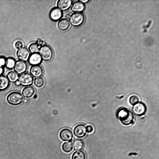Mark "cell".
<instances>
[{
	"label": "cell",
	"mask_w": 159,
	"mask_h": 159,
	"mask_svg": "<svg viewBox=\"0 0 159 159\" xmlns=\"http://www.w3.org/2000/svg\"><path fill=\"white\" fill-rule=\"evenodd\" d=\"M116 115L121 123L128 125L133 123L134 119L133 113L126 108H121L117 111Z\"/></svg>",
	"instance_id": "cell-1"
},
{
	"label": "cell",
	"mask_w": 159,
	"mask_h": 159,
	"mask_svg": "<svg viewBox=\"0 0 159 159\" xmlns=\"http://www.w3.org/2000/svg\"><path fill=\"white\" fill-rule=\"evenodd\" d=\"M69 22L72 25L75 27L82 25L85 21V17L81 12H75L72 13L69 18Z\"/></svg>",
	"instance_id": "cell-2"
},
{
	"label": "cell",
	"mask_w": 159,
	"mask_h": 159,
	"mask_svg": "<svg viewBox=\"0 0 159 159\" xmlns=\"http://www.w3.org/2000/svg\"><path fill=\"white\" fill-rule=\"evenodd\" d=\"M23 97L20 92L17 91L12 92L9 93L7 97V101L10 104L18 105L23 101Z\"/></svg>",
	"instance_id": "cell-3"
},
{
	"label": "cell",
	"mask_w": 159,
	"mask_h": 159,
	"mask_svg": "<svg viewBox=\"0 0 159 159\" xmlns=\"http://www.w3.org/2000/svg\"><path fill=\"white\" fill-rule=\"evenodd\" d=\"M39 52L42 59L45 61H50L53 57V50L48 45L45 44L42 45Z\"/></svg>",
	"instance_id": "cell-4"
},
{
	"label": "cell",
	"mask_w": 159,
	"mask_h": 159,
	"mask_svg": "<svg viewBox=\"0 0 159 159\" xmlns=\"http://www.w3.org/2000/svg\"><path fill=\"white\" fill-rule=\"evenodd\" d=\"M34 81L33 77L29 73L25 72L21 74L19 77L18 81L23 86H29L32 84Z\"/></svg>",
	"instance_id": "cell-5"
},
{
	"label": "cell",
	"mask_w": 159,
	"mask_h": 159,
	"mask_svg": "<svg viewBox=\"0 0 159 159\" xmlns=\"http://www.w3.org/2000/svg\"><path fill=\"white\" fill-rule=\"evenodd\" d=\"M27 68V65L25 61L20 60L16 61L14 69L18 75L25 73Z\"/></svg>",
	"instance_id": "cell-6"
},
{
	"label": "cell",
	"mask_w": 159,
	"mask_h": 159,
	"mask_svg": "<svg viewBox=\"0 0 159 159\" xmlns=\"http://www.w3.org/2000/svg\"><path fill=\"white\" fill-rule=\"evenodd\" d=\"M73 132L74 135L77 138H83L86 134V127L82 124L77 125L75 127Z\"/></svg>",
	"instance_id": "cell-7"
},
{
	"label": "cell",
	"mask_w": 159,
	"mask_h": 159,
	"mask_svg": "<svg viewBox=\"0 0 159 159\" xmlns=\"http://www.w3.org/2000/svg\"><path fill=\"white\" fill-rule=\"evenodd\" d=\"M60 139L64 141H71L73 134L72 131L69 129L64 128L61 130L59 134Z\"/></svg>",
	"instance_id": "cell-8"
},
{
	"label": "cell",
	"mask_w": 159,
	"mask_h": 159,
	"mask_svg": "<svg viewBox=\"0 0 159 159\" xmlns=\"http://www.w3.org/2000/svg\"><path fill=\"white\" fill-rule=\"evenodd\" d=\"M16 55L20 60L25 61H28L30 54V52L27 48L22 47L18 49Z\"/></svg>",
	"instance_id": "cell-9"
},
{
	"label": "cell",
	"mask_w": 159,
	"mask_h": 159,
	"mask_svg": "<svg viewBox=\"0 0 159 159\" xmlns=\"http://www.w3.org/2000/svg\"><path fill=\"white\" fill-rule=\"evenodd\" d=\"M133 111L136 115L138 116H142L146 112V106L143 103L139 102L134 105L133 107Z\"/></svg>",
	"instance_id": "cell-10"
},
{
	"label": "cell",
	"mask_w": 159,
	"mask_h": 159,
	"mask_svg": "<svg viewBox=\"0 0 159 159\" xmlns=\"http://www.w3.org/2000/svg\"><path fill=\"white\" fill-rule=\"evenodd\" d=\"M62 15L61 11L59 8L55 7L52 8L50 11L49 16L50 19L52 21H56L60 19Z\"/></svg>",
	"instance_id": "cell-11"
},
{
	"label": "cell",
	"mask_w": 159,
	"mask_h": 159,
	"mask_svg": "<svg viewBox=\"0 0 159 159\" xmlns=\"http://www.w3.org/2000/svg\"><path fill=\"white\" fill-rule=\"evenodd\" d=\"M30 72L33 77L37 78L42 75L43 70L42 66L39 65H33L30 68Z\"/></svg>",
	"instance_id": "cell-12"
},
{
	"label": "cell",
	"mask_w": 159,
	"mask_h": 159,
	"mask_svg": "<svg viewBox=\"0 0 159 159\" xmlns=\"http://www.w3.org/2000/svg\"><path fill=\"white\" fill-rule=\"evenodd\" d=\"M42 61V58L39 53L31 54L28 60L29 63L32 66L39 65Z\"/></svg>",
	"instance_id": "cell-13"
},
{
	"label": "cell",
	"mask_w": 159,
	"mask_h": 159,
	"mask_svg": "<svg viewBox=\"0 0 159 159\" xmlns=\"http://www.w3.org/2000/svg\"><path fill=\"white\" fill-rule=\"evenodd\" d=\"M72 1L71 0H59L57 2V6L61 11L68 10L71 6Z\"/></svg>",
	"instance_id": "cell-14"
},
{
	"label": "cell",
	"mask_w": 159,
	"mask_h": 159,
	"mask_svg": "<svg viewBox=\"0 0 159 159\" xmlns=\"http://www.w3.org/2000/svg\"><path fill=\"white\" fill-rule=\"evenodd\" d=\"M43 43V41L40 39L38 40L36 43H31L29 47L30 52L31 54L38 53Z\"/></svg>",
	"instance_id": "cell-15"
},
{
	"label": "cell",
	"mask_w": 159,
	"mask_h": 159,
	"mask_svg": "<svg viewBox=\"0 0 159 159\" xmlns=\"http://www.w3.org/2000/svg\"><path fill=\"white\" fill-rule=\"evenodd\" d=\"M35 92L34 88L32 86L24 87L22 91V95L25 98H28L32 97Z\"/></svg>",
	"instance_id": "cell-16"
},
{
	"label": "cell",
	"mask_w": 159,
	"mask_h": 159,
	"mask_svg": "<svg viewBox=\"0 0 159 159\" xmlns=\"http://www.w3.org/2000/svg\"><path fill=\"white\" fill-rule=\"evenodd\" d=\"M84 4L79 1L74 2L71 7L72 10L75 12H81L84 11Z\"/></svg>",
	"instance_id": "cell-17"
},
{
	"label": "cell",
	"mask_w": 159,
	"mask_h": 159,
	"mask_svg": "<svg viewBox=\"0 0 159 159\" xmlns=\"http://www.w3.org/2000/svg\"><path fill=\"white\" fill-rule=\"evenodd\" d=\"M57 25L59 29L61 30L62 31L66 30L70 27V22L66 19H62L59 20L58 23Z\"/></svg>",
	"instance_id": "cell-18"
},
{
	"label": "cell",
	"mask_w": 159,
	"mask_h": 159,
	"mask_svg": "<svg viewBox=\"0 0 159 159\" xmlns=\"http://www.w3.org/2000/svg\"><path fill=\"white\" fill-rule=\"evenodd\" d=\"M9 81L5 75H0V90H4L9 86Z\"/></svg>",
	"instance_id": "cell-19"
},
{
	"label": "cell",
	"mask_w": 159,
	"mask_h": 159,
	"mask_svg": "<svg viewBox=\"0 0 159 159\" xmlns=\"http://www.w3.org/2000/svg\"><path fill=\"white\" fill-rule=\"evenodd\" d=\"M6 77L9 82L14 83L18 80L19 76V75L14 71H11L7 73Z\"/></svg>",
	"instance_id": "cell-20"
},
{
	"label": "cell",
	"mask_w": 159,
	"mask_h": 159,
	"mask_svg": "<svg viewBox=\"0 0 159 159\" xmlns=\"http://www.w3.org/2000/svg\"><path fill=\"white\" fill-rule=\"evenodd\" d=\"M86 155L84 152L82 150H77L73 153L71 159H86Z\"/></svg>",
	"instance_id": "cell-21"
},
{
	"label": "cell",
	"mask_w": 159,
	"mask_h": 159,
	"mask_svg": "<svg viewBox=\"0 0 159 159\" xmlns=\"http://www.w3.org/2000/svg\"><path fill=\"white\" fill-rule=\"evenodd\" d=\"M61 148L63 151L66 153L70 152L73 149L72 142L69 141L64 143L62 145Z\"/></svg>",
	"instance_id": "cell-22"
},
{
	"label": "cell",
	"mask_w": 159,
	"mask_h": 159,
	"mask_svg": "<svg viewBox=\"0 0 159 159\" xmlns=\"http://www.w3.org/2000/svg\"><path fill=\"white\" fill-rule=\"evenodd\" d=\"M84 143L83 141L81 139H76L74 140L73 143V147L75 150H80L83 148Z\"/></svg>",
	"instance_id": "cell-23"
},
{
	"label": "cell",
	"mask_w": 159,
	"mask_h": 159,
	"mask_svg": "<svg viewBox=\"0 0 159 159\" xmlns=\"http://www.w3.org/2000/svg\"><path fill=\"white\" fill-rule=\"evenodd\" d=\"M16 61L15 59L11 57H7L6 59L5 66L8 69L14 68Z\"/></svg>",
	"instance_id": "cell-24"
},
{
	"label": "cell",
	"mask_w": 159,
	"mask_h": 159,
	"mask_svg": "<svg viewBox=\"0 0 159 159\" xmlns=\"http://www.w3.org/2000/svg\"><path fill=\"white\" fill-rule=\"evenodd\" d=\"M44 80L41 77L36 78L34 80V84L37 87H42L44 85Z\"/></svg>",
	"instance_id": "cell-25"
},
{
	"label": "cell",
	"mask_w": 159,
	"mask_h": 159,
	"mask_svg": "<svg viewBox=\"0 0 159 159\" xmlns=\"http://www.w3.org/2000/svg\"><path fill=\"white\" fill-rule=\"evenodd\" d=\"M139 99L136 96L133 95L130 97L129 99V102L132 105H134L139 102Z\"/></svg>",
	"instance_id": "cell-26"
},
{
	"label": "cell",
	"mask_w": 159,
	"mask_h": 159,
	"mask_svg": "<svg viewBox=\"0 0 159 159\" xmlns=\"http://www.w3.org/2000/svg\"><path fill=\"white\" fill-rule=\"evenodd\" d=\"M6 58L3 56H0V66L3 67L5 66Z\"/></svg>",
	"instance_id": "cell-27"
},
{
	"label": "cell",
	"mask_w": 159,
	"mask_h": 159,
	"mask_svg": "<svg viewBox=\"0 0 159 159\" xmlns=\"http://www.w3.org/2000/svg\"><path fill=\"white\" fill-rule=\"evenodd\" d=\"M23 43L20 41L18 40L16 41L15 43V46L16 48L19 49L23 47Z\"/></svg>",
	"instance_id": "cell-28"
},
{
	"label": "cell",
	"mask_w": 159,
	"mask_h": 159,
	"mask_svg": "<svg viewBox=\"0 0 159 159\" xmlns=\"http://www.w3.org/2000/svg\"><path fill=\"white\" fill-rule=\"evenodd\" d=\"M87 132L88 133H92L93 130V127L91 125H88L86 127Z\"/></svg>",
	"instance_id": "cell-29"
},
{
	"label": "cell",
	"mask_w": 159,
	"mask_h": 159,
	"mask_svg": "<svg viewBox=\"0 0 159 159\" xmlns=\"http://www.w3.org/2000/svg\"><path fill=\"white\" fill-rule=\"evenodd\" d=\"M4 71V69L3 67L0 66V75H2Z\"/></svg>",
	"instance_id": "cell-30"
},
{
	"label": "cell",
	"mask_w": 159,
	"mask_h": 159,
	"mask_svg": "<svg viewBox=\"0 0 159 159\" xmlns=\"http://www.w3.org/2000/svg\"><path fill=\"white\" fill-rule=\"evenodd\" d=\"M28 102V99L27 98H23L22 102L25 103H27Z\"/></svg>",
	"instance_id": "cell-31"
},
{
	"label": "cell",
	"mask_w": 159,
	"mask_h": 159,
	"mask_svg": "<svg viewBox=\"0 0 159 159\" xmlns=\"http://www.w3.org/2000/svg\"><path fill=\"white\" fill-rule=\"evenodd\" d=\"M79 1L84 4V3L88 2L89 1V0H80Z\"/></svg>",
	"instance_id": "cell-32"
},
{
	"label": "cell",
	"mask_w": 159,
	"mask_h": 159,
	"mask_svg": "<svg viewBox=\"0 0 159 159\" xmlns=\"http://www.w3.org/2000/svg\"><path fill=\"white\" fill-rule=\"evenodd\" d=\"M70 15L69 14H67L66 15V18H69L70 17Z\"/></svg>",
	"instance_id": "cell-33"
},
{
	"label": "cell",
	"mask_w": 159,
	"mask_h": 159,
	"mask_svg": "<svg viewBox=\"0 0 159 159\" xmlns=\"http://www.w3.org/2000/svg\"><path fill=\"white\" fill-rule=\"evenodd\" d=\"M16 84L17 85H19L20 84L19 82L18 81L16 82Z\"/></svg>",
	"instance_id": "cell-34"
}]
</instances>
